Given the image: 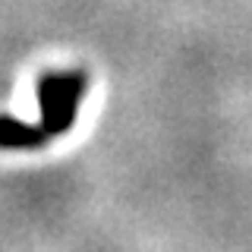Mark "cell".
Listing matches in <instances>:
<instances>
[{
  "label": "cell",
  "instance_id": "6da1fadb",
  "mask_svg": "<svg viewBox=\"0 0 252 252\" xmlns=\"http://www.w3.org/2000/svg\"><path fill=\"white\" fill-rule=\"evenodd\" d=\"M85 92V73H44L41 82H38V98H41V123H38L35 132H29L22 142H38L44 136H57L63 132L73 117L79 114V101H82Z\"/></svg>",
  "mask_w": 252,
  "mask_h": 252
}]
</instances>
